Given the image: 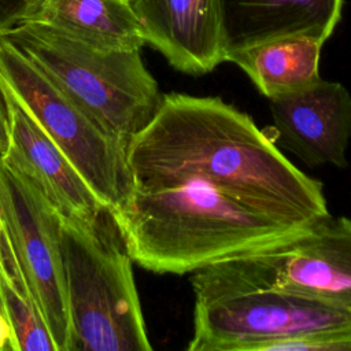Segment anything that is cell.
Instances as JSON below:
<instances>
[{"label":"cell","mask_w":351,"mask_h":351,"mask_svg":"<svg viewBox=\"0 0 351 351\" xmlns=\"http://www.w3.org/2000/svg\"><path fill=\"white\" fill-rule=\"evenodd\" d=\"M0 308L12 329V351H56L5 226L0 261Z\"/></svg>","instance_id":"9a60e30c"},{"label":"cell","mask_w":351,"mask_h":351,"mask_svg":"<svg viewBox=\"0 0 351 351\" xmlns=\"http://www.w3.org/2000/svg\"><path fill=\"white\" fill-rule=\"evenodd\" d=\"M277 140L307 166H347L351 95L339 82H315L269 99Z\"/></svg>","instance_id":"9c48e42d"},{"label":"cell","mask_w":351,"mask_h":351,"mask_svg":"<svg viewBox=\"0 0 351 351\" xmlns=\"http://www.w3.org/2000/svg\"><path fill=\"white\" fill-rule=\"evenodd\" d=\"M41 0H0V36L30 16Z\"/></svg>","instance_id":"e0dca14e"},{"label":"cell","mask_w":351,"mask_h":351,"mask_svg":"<svg viewBox=\"0 0 351 351\" xmlns=\"http://www.w3.org/2000/svg\"><path fill=\"white\" fill-rule=\"evenodd\" d=\"M248 280L351 315V218H317L266 245L226 258Z\"/></svg>","instance_id":"52a82bcc"},{"label":"cell","mask_w":351,"mask_h":351,"mask_svg":"<svg viewBox=\"0 0 351 351\" xmlns=\"http://www.w3.org/2000/svg\"><path fill=\"white\" fill-rule=\"evenodd\" d=\"M25 21L100 49H141L147 44L130 0H41Z\"/></svg>","instance_id":"4fadbf2b"},{"label":"cell","mask_w":351,"mask_h":351,"mask_svg":"<svg viewBox=\"0 0 351 351\" xmlns=\"http://www.w3.org/2000/svg\"><path fill=\"white\" fill-rule=\"evenodd\" d=\"M8 136H10L8 110H7L4 95L0 89V158L5 154L8 148Z\"/></svg>","instance_id":"ac0fdd59"},{"label":"cell","mask_w":351,"mask_h":351,"mask_svg":"<svg viewBox=\"0 0 351 351\" xmlns=\"http://www.w3.org/2000/svg\"><path fill=\"white\" fill-rule=\"evenodd\" d=\"M193 336L188 351H270L285 339L351 326V315L259 285L226 259L192 271Z\"/></svg>","instance_id":"5b68a950"},{"label":"cell","mask_w":351,"mask_h":351,"mask_svg":"<svg viewBox=\"0 0 351 351\" xmlns=\"http://www.w3.org/2000/svg\"><path fill=\"white\" fill-rule=\"evenodd\" d=\"M322 45V41L308 36L282 37L230 53L226 62L236 63L271 99L321 78L318 62Z\"/></svg>","instance_id":"5bb4252c"},{"label":"cell","mask_w":351,"mask_h":351,"mask_svg":"<svg viewBox=\"0 0 351 351\" xmlns=\"http://www.w3.org/2000/svg\"><path fill=\"white\" fill-rule=\"evenodd\" d=\"M128 163L132 188L197 184L298 226L329 214L322 184L219 97L163 95L152 121L129 141Z\"/></svg>","instance_id":"6da1fadb"},{"label":"cell","mask_w":351,"mask_h":351,"mask_svg":"<svg viewBox=\"0 0 351 351\" xmlns=\"http://www.w3.org/2000/svg\"><path fill=\"white\" fill-rule=\"evenodd\" d=\"M145 41L176 70L200 75L225 62L218 0H130Z\"/></svg>","instance_id":"8fae6325"},{"label":"cell","mask_w":351,"mask_h":351,"mask_svg":"<svg viewBox=\"0 0 351 351\" xmlns=\"http://www.w3.org/2000/svg\"><path fill=\"white\" fill-rule=\"evenodd\" d=\"M59 244L71 351L152 350L133 278L132 258L110 208L93 219L59 214Z\"/></svg>","instance_id":"3957f363"},{"label":"cell","mask_w":351,"mask_h":351,"mask_svg":"<svg viewBox=\"0 0 351 351\" xmlns=\"http://www.w3.org/2000/svg\"><path fill=\"white\" fill-rule=\"evenodd\" d=\"M0 89L10 122L8 148L1 160L36 185L59 214L80 219L97 217L107 206L1 82Z\"/></svg>","instance_id":"30bf717a"},{"label":"cell","mask_w":351,"mask_h":351,"mask_svg":"<svg viewBox=\"0 0 351 351\" xmlns=\"http://www.w3.org/2000/svg\"><path fill=\"white\" fill-rule=\"evenodd\" d=\"M225 62L230 53L291 36L325 43L337 26L343 0H218Z\"/></svg>","instance_id":"7c38bea8"},{"label":"cell","mask_w":351,"mask_h":351,"mask_svg":"<svg viewBox=\"0 0 351 351\" xmlns=\"http://www.w3.org/2000/svg\"><path fill=\"white\" fill-rule=\"evenodd\" d=\"M270 351H351V326L289 337L276 343Z\"/></svg>","instance_id":"2e32d148"},{"label":"cell","mask_w":351,"mask_h":351,"mask_svg":"<svg viewBox=\"0 0 351 351\" xmlns=\"http://www.w3.org/2000/svg\"><path fill=\"white\" fill-rule=\"evenodd\" d=\"M0 215L56 351H71L59 214L36 185L1 158Z\"/></svg>","instance_id":"ba28073f"},{"label":"cell","mask_w":351,"mask_h":351,"mask_svg":"<svg viewBox=\"0 0 351 351\" xmlns=\"http://www.w3.org/2000/svg\"><path fill=\"white\" fill-rule=\"evenodd\" d=\"M0 310H1V308H0Z\"/></svg>","instance_id":"ffe728a7"},{"label":"cell","mask_w":351,"mask_h":351,"mask_svg":"<svg viewBox=\"0 0 351 351\" xmlns=\"http://www.w3.org/2000/svg\"><path fill=\"white\" fill-rule=\"evenodd\" d=\"M12 340H14V335H12L11 325L5 318V315L3 314V311L0 310V350H11Z\"/></svg>","instance_id":"d6986e66"},{"label":"cell","mask_w":351,"mask_h":351,"mask_svg":"<svg viewBox=\"0 0 351 351\" xmlns=\"http://www.w3.org/2000/svg\"><path fill=\"white\" fill-rule=\"evenodd\" d=\"M106 132L129 141L158 112L163 93L140 49H100L23 21L4 34Z\"/></svg>","instance_id":"277c9868"},{"label":"cell","mask_w":351,"mask_h":351,"mask_svg":"<svg viewBox=\"0 0 351 351\" xmlns=\"http://www.w3.org/2000/svg\"><path fill=\"white\" fill-rule=\"evenodd\" d=\"M0 82L110 210L132 192L128 143L106 132L21 49L0 36Z\"/></svg>","instance_id":"8992f818"},{"label":"cell","mask_w":351,"mask_h":351,"mask_svg":"<svg viewBox=\"0 0 351 351\" xmlns=\"http://www.w3.org/2000/svg\"><path fill=\"white\" fill-rule=\"evenodd\" d=\"M110 211L132 261L154 273H192L302 228L197 184L132 188Z\"/></svg>","instance_id":"7a4b0ae2"}]
</instances>
